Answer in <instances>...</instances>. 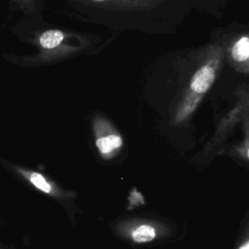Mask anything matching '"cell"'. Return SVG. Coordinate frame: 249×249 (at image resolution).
I'll return each instance as SVG.
<instances>
[{
    "mask_svg": "<svg viewBox=\"0 0 249 249\" xmlns=\"http://www.w3.org/2000/svg\"><path fill=\"white\" fill-rule=\"evenodd\" d=\"M226 55L236 72L249 76V32L234 37L227 47Z\"/></svg>",
    "mask_w": 249,
    "mask_h": 249,
    "instance_id": "3957f363",
    "label": "cell"
},
{
    "mask_svg": "<svg viewBox=\"0 0 249 249\" xmlns=\"http://www.w3.org/2000/svg\"><path fill=\"white\" fill-rule=\"evenodd\" d=\"M241 124L242 138L241 141L234 146L233 152L236 157L246 162H249V113L242 118Z\"/></svg>",
    "mask_w": 249,
    "mask_h": 249,
    "instance_id": "5b68a950",
    "label": "cell"
},
{
    "mask_svg": "<svg viewBox=\"0 0 249 249\" xmlns=\"http://www.w3.org/2000/svg\"><path fill=\"white\" fill-rule=\"evenodd\" d=\"M224 59L220 46L213 45L208 50L203 63L193 75L187 93L180 104L175 121L182 122L197 107L198 103L214 84Z\"/></svg>",
    "mask_w": 249,
    "mask_h": 249,
    "instance_id": "6da1fadb",
    "label": "cell"
},
{
    "mask_svg": "<svg viewBox=\"0 0 249 249\" xmlns=\"http://www.w3.org/2000/svg\"><path fill=\"white\" fill-rule=\"evenodd\" d=\"M28 180L30 183L39 191L45 193V194H51L53 187L52 185L47 181V179L38 172H31L28 175Z\"/></svg>",
    "mask_w": 249,
    "mask_h": 249,
    "instance_id": "ba28073f",
    "label": "cell"
},
{
    "mask_svg": "<svg viewBox=\"0 0 249 249\" xmlns=\"http://www.w3.org/2000/svg\"><path fill=\"white\" fill-rule=\"evenodd\" d=\"M157 235L156 230L153 226L143 224L137 226L131 231V239L136 243H147L155 239Z\"/></svg>",
    "mask_w": 249,
    "mask_h": 249,
    "instance_id": "8992f818",
    "label": "cell"
},
{
    "mask_svg": "<svg viewBox=\"0 0 249 249\" xmlns=\"http://www.w3.org/2000/svg\"><path fill=\"white\" fill-rule=\"evenodd\" d=\"M95 145L103 157H111L123 146L122 136L104 119L96 120L94 123Z\"/></svg>",
    "mask_w": 249,
    "mask_h": 249,
    "instance_id": "7a4b0ae2",
    "label": "cell"
},
{
    "mask_svg": "<svg viewBox=\"0 0 249 249\" xmlns=\"http://www.w3.org/2000/svg\"><path fill=\"white\" fill-rule=\"evenodd\" d=\"M249 113V91H243L241 96L236 101L234 107L228 113L225 118L222 120L221 124L219 125L214 143L217 144L218 142L222 141L227 134H229L234 125L241 122L242 118Z\"/></svg>",
    "mask_w": 249,
    "mask_h": 249,
    "instance_id": "277c9868",
    "label": "cell"
},
{
    "mask_svg": "<svg viewBox=\"0 0 249 249\" xmlns=\"http://www.w3.org/2000/svg\"><path fill=\"white\" fill-rule=\"evenodd\" d=\"M237 249H249V227L247 228L243 239L241 240Z\"/></svg>",
    "mask_w": 249,
    "mask_h": 249,
    "instance_id": "9c48e42d",
    "label": "cell"
},
{
    "mask_svg": "<svg viewBox=\"0 0 249 249\" xmlns=\"http://www.w3.org/2000/svg\"><path fill=\"white\" fill-rule=\"evenodd\" d=\"M64 39V33L60 30L51 29L45 31L39 39L40 45L45 49H53L58 46Z\"/></svg>",
    "mask_w": 249,
    "mask_h": 249,
    "instance_id": "52a82bcc",
    "label": "cell"
}]
</instances>
